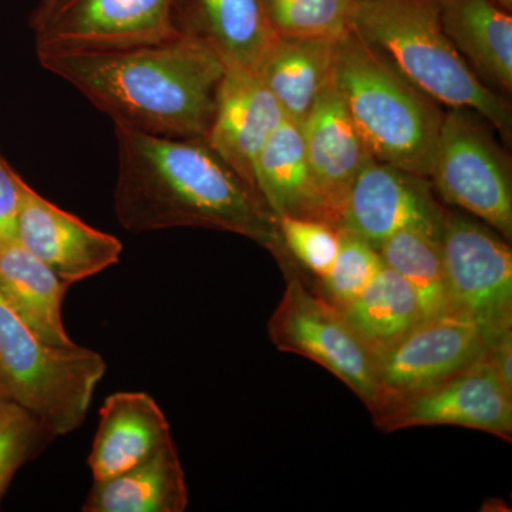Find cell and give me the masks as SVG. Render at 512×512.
Instances as JSON below:
<instances>
[{"mask_svg":"<svg viewBox=\"0 0 512 512\" xmlns=\"http://www.w3.org/2000/svg\"><path fill=\"white\" fill-rule=\"evenodd\" d=\"M174 0H39L29 19L36 52L151 45L177 36Z\"/></svg>","mask_w":512,"mask_h":512,"instance_id":"ba28073f","label":"cell"},{"mask_svg":"<svg viewBox=\"0 0 512 512\" xmlns=\"http://www.w3.org/2000/svg\"><path fill=\"white\" fill-rule=\"evenodd\" d=\"M481 120L468 109L444 114L429 178L444 202L474 215L511 241L510 165Z\"/></svg>","mask_w":512,"mask_h":512,"instance_id":"52a82bcc","label":"cell"},{"mask_svg":"<svg viewBox=\"0 0 512 512\" xmlns=\"http://www.w3.org/2000/svg\"><path fill=\"white\" fill-rule=\"evenodd\" d=\"M441 254L451 301L477 323L485 342L512 330V251L507 239L444 211Z\"/></svg>","mask_w":512,"mask_h":512,"instance_id":"9c48e42d","label":"cell"},{"mask_svg":"<svg viewBox=\"0 0 512 512\" xmlns=\"http://www.w3.org/2000/svg\"><path fill=\"white\" fill-rule=\"evenodd\" d=\"M485 349L483 333L467 313L456 309L420 320L397 345L377 356L380 404L450 379L478 362Z\"/></svg>","mask_w":512,"mask_h":512,"instance_id":"8fae6325","label":"cell"},{"mask_svg":"<svg viewBox=\"0 0 512 512\" xmlns=\"http://www.w3.org/2000/svg\"><path fill=\"white\" fill-rule=\"evenodd\" d=\"M491 501H493V505H491V507H493V508H490V510L491 511H495V507H497V500H491ZM501 507H503V508H497V511H500V510L501 511H505V510H507V504L501 503ZM490 510H488V511H490Z\"/></svg>","mask_w":512,"mask_h":512,"instance_id":"d6a6232c","label":"cell"},{"mask_svg":"<svg viewBox=\"0 0 512 512\" xmlns=\"http://www.w3.org/2000/svg\"><path fill=\"white\" fill-rule=\"evenodd\" d=\"M20 180L22 178L0 156V239L16 238Z\"/></svg>","mask_w":512,"mask_h":512,"instance_id":"f1b7e54d","label":"cell"},{"mask_svg":"<svg viewBox=\"0 0 512 512\" xmlns=\"http://www.w3.org/2000/svg\"><path fill=\"white\" fill-rule=\"evenodd\" d=\"M114 136V212L128 232L215 229L251 239L279 264L288 258L264 198L204 138L153 136L121 126H114Z\"/></svg>","mask_w":512,"mask_h":512,"instance_id":"6da1fadb","label":"cell"},{"mask_svg":"<svg viewBox=\"0 0 512 512\" xmlns=\"http://www.w3.org/2000/svg\"><path fill=\"white\" fill-rule=\"evenodd\" d=\"M254 175L256 190L276 218H311L336 225L306 156L301 124L289 119L279 124L256 158Z\"/></svg>","mask_w":512,"mask_h":512,"instance_id":"ac0fdd59","label":"cell"},{"mask_svg":"<svg viewBox=\"0 0 512 512\" xmlns=\"http://www.w3.org/2000/svg\"><path fill=\"white\" fill-rule=\"evenodd\" d=\"M386 433L423 426H457L511 441L512 393L484 356L450 379L389 397L372 414Z\"/></svg>","mask_w":512,"mask_h":512,"instance_id":"30bf717a","label":"cell"},{"mask_svg":"<svg viewBox=\"0 0 512 512\" xmlns=\"http://www.w3.org/2000/svg\"><path fill=\"white\" fill-rule=\"evenodd\" d=\"M440 232L420 227L402 229L379 248L384 265L406 279L416 292L423 319L456 311L448 289Z\"/></svg>","mask_w":512,"mask_h":512,"instance_id":"cb8c5ba5","label":"cell"},{"mask_svg":"<svg viewBox=\"0 0 512 512\" xmlns=\"http://www.w3.org/2000/svg\"><path fill=\"white\" fill-rule=\"evenodd\" d=\"M276 36L340 39L350 30L356 0H265Z\"/></svg>","mask_w":512,"mask_h":512,"instance_id":"d4e9b609","label":"cell"},{"mask_svg":"<svg viewBox=\"0 0 512 512\" xmlns=\"http://www.w3.org/2000/svg\"><path fill=\"white\" fill-rule=\"evenodd\" d=\"M279 238L296 268L316 278H325L340 247V228L311 218L279 217Z\"/></svg>","mask_w":512,"mask_h":512,"instance_id":"4316f807","label":"cell"},{"mask_svg":"<svg viewBox=\"0 0 512 512\" xmlns=\"http://www.w3.org/2000/svg\"><path fill=\"white\" fill-rule=\"evenodd\" d=\"M0 367L10 396L50 436L79 429L89 412L106 360L83 346L46 342L0 296Z\"/></svg>","mask_w":512,"mask_h":512,"instance_id":"5b68a950","label":"cell"},{"mask_svg":"<svg viewBox=\"0 0 512 512\" xmlns=\"http://www.w3.org/2000/svg\"><path fill=\"white\" fill-rule=\"evenodd\" d=\"M336 89L373 158L429 178L443 111L352 29L336 50Z\"/></svg>","mask_w":512,"mask_h":512,"instance_id":"277c9868","label":"cell"},{"mask_svg":"<svg viewBox=\"0 0 512 512\" xmlns=\"http://www.w3.org/2000/svg\"><path fill=\"white\" fill-rule=\"evenodd\" d=\"M50 433L18 403L0 404V500L10 481Z\"/></svg>","mask_w":512,"mask_h":512,"instance_id":"83f0119b","label":"cell"},{"mask_svg":"<svg viewBox=\"0 0 512 512\" xmlns=\"http://www.w3.org/2000/svg\"><path fill=\"white\" fill-rule=\"evenodd\" d=\"M350 29L431 100L474 111L510 136V106L453 45L439 0H356Z\"/></svg>","mask_w":512,"mask_h":512,"instance_id":"3957f363","label":"cell"},{"mask_svg":"<svg viewBox=\"0 0 512 512\" xmlns=\"http://www.w3.org/2000/svg\"><path fill=\"white\" fill-rule=\"evenodd\" d=\"M485 359L507 387L508 392L512 393V330L488 340Z\"/></svg>","mask_w":512,"mask_h":512,"instance_id":"f546056e","label":"cell"},{"mask_svg":"<svg viewBox=\"0 0 512 512\" xmlns=\"http://www.w3.org/2000/svg\"><path fill=\"white\" fill-rule=\"evenodd\" d=\"M339 311L376 357L392 349L423 320L416 292L387 265Z\"/></svg>","mask_w":512,"mask_h":512,"instance_id":"603a6c76","label":"cell"},{"mask_svg":"<svg viewBox=\"0 0 512 512\" xmlns=\"http://www.w3.org/2000/svg\"><path fill=\"white\" fill-rule=\"evenodd\" d=\"M286 288L268 335L276 349L325 367L362 400L370 413L382 402L377 357L332 303L312 288L293 264L282 268Z\"/></svg>","mask_w":512,"mask_h":512,"instance_id":"8992f818","label":"cell"},{"mask_svg":"<svg viewBox=\"0 0 512 512\" xmlns=\"http://www.w3.org/2000/svg\"><path fill=\"white\" fill-rule=\"evenodd\" d=\"M173 441L170 423L150 394H111L100 409L89 466L94 481L119 476Z\"/></svg>","mask_w":512,"mask_h":512,"instance_id":"e0dca14e","label":"cell"},{"mask_svg":"<svg viewBox=\"0 0 512 512\" xmlns=\"http://www.w3.org/2000/svg\"><path fill=\"white\" fill-rule=\"evenodd\" d=\"M338 42L325 37L276 36L266 49L254 72L286 119L302 124L320 93L333 82Z\"/></svg>","mask_w":512,"mask_h":512,"instance_id":"d6986e66","label":"cell"},{"mask_svg":"<svg viewBox=\"0 0 512 512\" xmlns=\"http://www.w3.org/2000/svg\"><path fill=\"white\" fill-rule=\"evenodd\" d=\"M285 119L278 101L254 70L227 66L204 140L242 180L256 188V158Z\"/></svg>","mask_w":512,"mask_h":512,"instance_id":"5bb4252c","label":"cell"},{"mask_svg":"<svg viewBox=\"0 0 512 512\" xmlns=\"http://www.w3.org/2000/svg\"><path fill=\"white\" fill-rule=\"evenodd\" d=\"M10 400H12V396H10L8 382H6L5 375H3L2 372V367H0V404L10 402Z\"/></svg>","mask_w":512,"mask_h":512,"instance_id":"4dcf8cb0","label":"cell"},{"mask_svg":"<svg viewBox=\"0 0 512 512\" xmlns=\"http://www.w3.org/2000/svg\"><path fill=\"white\" fill-rule=\"evenodd\" d=\"M384 265L379 251L353 232L340 229V247L325 278L316 282V292L342 309L359 295Z\"/></svg>","mask_w":512,"mask_h":512,"instance_id":"484cf974","label":"cell"},{"mask_svg":"<svg viewBox=\"0 0 512 512\" xmlns=\"http://www.w3.org/2000/svg\"><path fill=\"white\" fill-rule=\"evenodd\" d=\"M443 28L483 82L512 89L511 12L491 0H439Z\"/></svg>","mask_w":512,"mask_h":512,"instance_id":"44dd1931","label":"cell"},{"mask_svg":"<svg viewBox=\"0 0 512 512\" xmlns=\"http://www.w3.org/2000/svg\"><path fill=\"white\" fill-rule=\"evenodd\" d=\"M426 180L370 158L350 188L338 227L365 239L377 251L402 229L441 231L444 210Z\"/></svg>","mask_w":512,"mask_h":512,"instance_id":"7c38bea8","label":"cell"},{"mask_svg":"<svg viewBox=\"0 0 512 512\" xmlns=\"http://www.w3.org/2000/svg\"><path fill=\"white\" fill-rule=\"evenodd\" d=\"M301 127L309 164L338 225L357 174L373 156L335 82L320 93Z\"/></svg>","mask_w":512,"mask_h":512,"instance_id":"9a60e30c","label":"cell"},{"mask_svg":"<svg viewBox=\"0 0 512 512\" xmlns=\"http://www.w3.org/2000/svg\"><path fill=\"white\" fill-rule=\"evenodd\" d=\"M491 2H494L495 5H498L500 8L507 10V12H511L512 0H491Z\"/></svg>","mask_w":512,"mask_h":512,"instance_id":"1f68e13d","label":"cell"},{"mask_svg":"<svg viewBox=\"0 0 512 512\" xmlns=\"http://www.w3.org/2000/svg\"><path fill=\"white\" fill-rule=\"evenodd\" d=\"M47 72L79 90L114 126L153 136L204 138L225 63L194 37L104 50L36 52Z\"/></svg>","mask_w":512,"mask_h":512,"instance_id":"7a4b0ae2","label":"cell"},{"mask_svg":"<svg viewBox=\"0 0 512 512\" xmlns=\"http://www.w3.org/2000/svg\"><path fill=\"white\" fill-rule=\"evenodd\" d=\"M16 238L67 284L84 281L120 261V239L90 227L20 180Z\"/></svg>","mask_w":512,"mask_h":512,"instance_id":"4fadbf2b","label":"cell"},{"mask_svg":"<svg viewBox=\"0 0 512 512\" xmlns=\"http://www.w3.org/2000/svg\"><path fill=\"white\" fill-rule=\"evenodd\" d=\"M185 473L174 440L154 456L106 481H94L84 512H183Z\"/></svg>","mask_w":512,"mask_h":512,"instance_id":"7402d4cb","label":"cell"},{"mask_svg":"<svg viewBox=\"0 0 512 512\" xmlns=\"http://www.w3.org/2000/svg\"><path fill=\"white\" fill-rule=\"evenodd\" d=\"M69 286L18 238L0 239V296L32 332L57 346L74 343L62 316Z\"/></svg>","mask_w":512,"mask_h":512,"instance_id":"ffe728a7","label":"cell"},{"mask_svg":"<svg viewBox=\"0 0 512 512\" xmlns=\"http://www.w3.org/2000/svg\"><path fill=\"white\" fill-rule=\"evenodd\" d=\"M178 35L211 47L225 66L255 70L276 39L265 0H174Z\"/></svg>","mask_w":512,"mask_h":512,"instance_id":"2e32d148","label":"cell"}]
</instances>
